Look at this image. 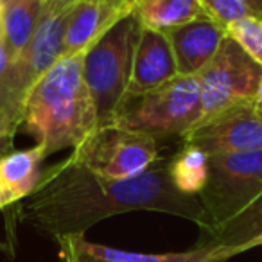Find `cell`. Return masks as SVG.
<instances>
[{
    "label": "cell",
    "mask_w": 262,
    "mask_h": 262,
    "mask_svg": "<svg viewBox=\"0 0 262 262\" xmlns=\"http://www.w3.org/2000/svg\"><path fill=\"white\" fill-rule=\"evenodd\" d=\"M13 151V144H0V158H4Z\"/></svg>",
    "instance_id": "cell-29"
},
{
    "label": "cell",
    "mask_w": 262,
    "mask_h": 262,
    "mask_svg": "<svg viewBox=\"0 0 262 262\" xmlns=\"http://www.w3.org/2000/svg\"><path fill=\"white\" fill-rule=\"evenodd\" d=\"M74 244L88 257L97 262H228L235 253L225 248L194 246L187 251H171V253H147V251L122 250L108 244L90 243L84 235L72 237Z\"/></svg>",
    "instance_id": "cell-13"
},
{
    "label": "cell",
    "mask_w": 262,
    "mask_h": 262,
    "mask_svg": "<svg viewBox=\"0 0 262 262\" xmlns=\"http://www.w3.org/2000/svg\"><path fill=\"white\" fill-rule=\"evenodd\" d=\"M18 127V124L13 122L8 115L0 112V144H13V139H15Z\"/></svg>",
    "instance_id": "cell-22"
},
{
    "label": "cell",
    "mask_w": 262,
    "mask_h": 262,
    "mask_svg": "<svg viewBox=\"0 0 262 262\" xmlns=\"http://www.w3.org/2000/svg\"><path fill=\"white\" fill-rule=\"evenodd\" d=\"M90 2H99V4H110V6H120L135 11V8L140 4V0H90Z\"/></svg>",
    "instance_id": "cell-24"
},
{
    "label": "cell",
    "mask_w": 262,
    "mask_h": 262,
    "mask_svg": "<svg viewBox=\"0 0 262 262\" xmlns=\"http://www.w3.org/2000/svg\"><path fill=\"white\" fill-rule=\"evenodd\" d=\"M131 9L120 6L99 4L90 0H77L67 22L61 56H74L84 52L94 45L119 20L131 15Z\"/></svg>",
    "instance_id": "cell-12"
},
{
    "label": "cell",
    "mask_w": 262,
    "mask_h": 262,
    "mask_svg": "<svg viewBox=\"0 0 262 262\" xmlns=\"http://www.w3.org/2000/svg\"><path fill=\"white\" fill-rule=\"evenodd\" d=\"M182 139L183 144L198 146L208 157L257 151L262 149V117L253 101L239 102L201 119Z\"/></svg>",
    "instance_id": "cell-9"
},
{
    "label": "cell",
    "mask_w": 262,
    "mask_h": 262,
    "mask_svg": "<svg viewBox=\"0 0 262 262\" xmlns=\"http://www.w3.org/2000/svg\"><path fill=\"white\" fill-rule=\"evenodd\" d=\"M9 65H11V56H9L4 36H2V31H0V77L4 76L6 70L9 69Z\"/></svg>",
    "instance_id": "cell-23"
},
{
    "label": "cell",
    "mask_w": 262,
    "mask_h": 262,
    "mask_svg": "<svg viewBox=\"0 0 262 262\" xmlns=\"http://www.w3.org/2000/svg\"><path fill=\"white\" fill-rule=\"evenodd\" d=\"M246 4H248V8L251 9L253 16L262 18V0H246Z\"/></svg>",
    "instance_id": "cell-26"
},
{
    "label": "cell",
    "mask_w": 262,
    "mask_h": 262,
    "mask_svg": "<svg viewBox=\"0 0 262 262\" xmlns=\"http://www.w3.org/2000/svg\"><path fill=\"white\" fill-rule=\"evenodd\" d=\"M169 178L178 192L198 198L208 180V155L198 146L183 144L169 160Z\"/></svg>",
    "instance_id": "cell-18"
},
{
    "label": "cell",
    "mask_w": 262,
    "mask_h": 262,
    "mask_svg": "<svg viewBox=\"0 0 262 262\" xmlns=\"http://www.w3.org/2000/svg\"><path fill=\"white\" fill-rule=\"evenodd\" d=\"M164 34L171 43L178 76H198L228 36L225 26L207 16L172 27Z\"/></svg>",
    "instance_id": "cell-10"
},
{
    "label": "cell",
    "mask_w": 262,
    "mask_h": 262,
    "mask_svg": "<svg viewBox=\"0 0 262 262\" xmlns=\"http://www.w3.org/2000/svg\"><path fill=\"white\" fill-rule=\"evenodd\" d=\"M139 34L140 24L131 13L84 51L83 79L95 106L97 127L115 122L126 101Z\"/></svg>",
    "instance_id": "cell-3"
},
{
    "label": "cell",
    "mask_w": 262,
    "mask_h": 262,
    "mask_svg": "<svg viewBox=\"0 0 262 262\" xmlns=\"http://www.w3.org/2000/svg\"><path fill=\"white\" fill-rule=\"evenodd\" d=\"M63 262H65V260H63Z\"/></svg>",
    "instance_id": "cell-32"
},
{
    "label": "cell",
    "mask_w": 262,
    "mask_h": 262,
    "mask_svg": "<svg viewBox=\"0 0 262 262\" xmlns=\"http://www.w3.org/2000/svg\"><path fill=\"white\" fill-rule=\"evenodd\" d=\"M45 0H13L4 6L2 36L11 56V61L18 58L26 49L38 26Z\"/></svg>",
    "instance_id": "cell-17"
},
{
    "label": "cell",
    "mask_w": 262,
    "mask_h": 262,
    "mask_svg": "<svg viewBox=\"0 0 262 262\" xmlns=\"http://www.w3.org/2000/svg\"><path fill=\"white\" fill-rule=\"evenodd\" d=\"M262 244V194L225 225L201 232L198 246L225 248L235 255Z\"/></svg>",
    "instance_id": "cell-14"
},
{
    "label": "cell",
    "mask_w": 262,
    "mask_h": 262,
    "mask_svg": "<svg viewBox=\"0 0 262 262\" xmlns=\"http://www.w3.org/2000/svg\"><path fill=\"white\" fill-rule=\"evenodd\" d=\"M260 79L262 67L226 36L210 63L198 74L201 119L239 102L253 101Z\"/></svg>",
    "instance_id": "cell-8"
},
{
    "label": "cell",
    "mask_w": 262,
    "mask_h": 262,
    "mask_svg": "<svg viewBox=\"0 0 262 262\" xmlns=\"http://www.w3.org/2000/svg\"><path fill=\"white\" fill-rule=\"evenodd\" d=\"M76 164L112 180H127L146 172L158 160V140L140 131L110 124L88 135L70 155Z\"/></svg>",
    "instance_id": "cell-7"
},
{
    "label": "cell",
    "mask_w": 262,
    "mask_h": 262,
    "mask_svg": "<svg viewBox=\"0 0 262 262\" xmlns=\"http://www.w3.org/2000/svg\"><path fill=\"white\" fill-rule=\"evenodd\" d=\"M59 244V255L65 262H97L95 258L88 257L86 253L79 250V248L74 244L72 237H65V239L56 241Z\"/></svg>",
    "instance_id": "cell-21"
},
{
    "label": "cell",
    "mask_w": 262,
    "mask_h": 262,
    "mask_svg": "<svg viewBox=\"0 0 262 262\" xmlns=\"http://www.w3.org/2000/svg\"><path fill=\"white\" fill-rule=\"evenodd\" d=\"M15 203H16L15 198H13L11 194H9L8 190L4 189V187L0 185V212L4 210V208L11 207V205H15Z\"/></svg>",
    "instance_id": "cell-25"
},
{
    "label": "cell",
    "mask_w": 262,
    "mask_h": 262,
    "mask_svg": "<svg viewBox=\"0 0 262 262\" xmlns=\"http://www.w3.org/2000/svg\"><path fill=\"white\" fill-rule=\"evenodd\" d=\"M76 2L45 0L29 43L0 77V112L18 126H22V106L27 92L61 58L67 22Z\"/></svg>",
    "instance_id": "cell-4"
},
{
    "label": "cell",
    "mask_w": 262,
    "mask_h": 262,
    "mask_svg": "<svg viewBox=\"0 0 262 262\" xmlns=\"http://www.w3.org/2000/svg\"><path fill=\"white\" fill-rule=\"evenodd\" d=\"M260 20H262V18H260Z\"/></svg>",
    "instance_id": "cell-33"
},
{
    "label": "cell",
    "mask_w": 262,
    "mask_h": 262,
    "mask_svg": "<svg viewBox=\"0 0 262 262\" xmlns=\"http://www.w3.org/2000/svg\"><path fill=\"white\" fill-rule=\"evenodd\" d=\"M226 34L262 67V20L257 16H246L226 27Z\"/></svg>",
    "instance_id": "cell-19"
},
{
    "label": "cell",
    "mask_w": 262,
    "mask_h": 262,
    "mask_svg": "<svg viewBox=\"0 0 262 262\" xmlns=\"http://www.w3.org/2000/svg\"><path fill=\"white\" fill-rule=\"evenodd\" d=\"M262 194V149L208 157V180L200 192L208 232L225 225Z\"/></svg>",
    "instance_id": "cell-6"
},
{
    "label": "cell",
    "mask_w": 262,
    "mask_h": 262,
    "mask_svg": "<svg viewBox=\"0 0 262 262\" xmlns=\"http://www.w3.org/2000/svg\"><path fill=\"white\" fill-rule=\"evenodd\" d=\"M176 76L178 69L167 36L160 31L140 27L127 95L146 94L174 79Z\"/></svg>",
    "instance_id": "cell-11"
},
{
    "label": "cell",
    "mask_w": 262,
    "mask_h": 262,
    "mask_svg": "<svg viewBox=\"0 0 262 262\" xmlns=\"http://www.w3.org/2000/svg\"><path fill=\"white\" fill-rule=\"evenodd\" d=\"M83 56H61L26 95L22 126L45 157L74 149L97 129L95 106L83 79Z\"/></svg>",
    "instance_id": "cell-2"
},
{
    "label": "cell",
    "mask_w": 262,
    "mask_h": 262,
    "mask_svg": "<svg viewBox=\"0 0 262 262\" xmlns=\"http://www.w3.org/2000/svg\"><path fill=\"white\" fill-rule=\"evenodd\" d=\"M45 158L47 157L40 146L11 151L4 158H0V185L15 198L16 203L36 187L41 176L40 164Z\"/></svg>",
    "instance_id": "cell-15"
},
{
    "label": "cell",
    "mask_w": 262,
    "mask_h": 262,
    "mask_svg": "<svg viewBox=\"0 0 262 262\" xmlns=\"http://www.w3.org/2000/svg\"><path fill=\"white\" fill-rule=\"evenodd\" d=\"M2 18H4V4L0 0V31H2Z\"/></svg>",
    "instance_id": "cell-30"
},
{
    "label": "cell",
    "mask_w": 262,
    "mask_h": 262,
    "mask_svg": "<svg viewBox=\"0 0 262 262\" xmlns=\"http://www.w3.org/2000/svg\"><path fill=\"white\" fill-rule=\"evenodd\" d=\"M15 205L20 223L54 241L84 235L102 219L135 210L164 212L208 228L200 198L174 189L164 158L135 178L112 180L69 157L41 172L31 194Z\"/></svg>",
    "instance_id": "cell-1"
},
{
    "label": "cell",
    "mask_w": 262,
    "mask_h": 262,
    "mask_svg": "<svg viewBox=\"0 0 262 262\" xmlns=\"http://www.w3.org/2000/svg\"><path fill=\"white\" fill-rule=\"evenodd\" d=\"M133 15L139 20L140 27L160 33L192 20L205 18L198 0H140Z\"/></svg>",
    "instance_id": "cell-16"
},
{
    "label": "cell",
    "mask_w": 262,
    "mask_h": 262,
    "mask_svg": "<svg viewBox=\"0 0 262 262\" xmlns=\"http://www.w3.org/2000/svg\"><path fill=\"white\" fill-rule=\"evenodd\" d=\"M201 120L198 76H176L140 95H127L113 124L153 139L185 135Z\"/></svg>",
    "instance_id": "cell-5"
},
{
    "label": "cell",
    "mask_w": 262,
    "mask_h": 262,
    "mask_svg": "<svg viewBox=\"0 0 262 262\" xmlns=\"http://www.w3.org/2000/svg\"><path fill=\"white\" fill-rule=\"evenodd\" d=\"M0 253H6V255H13V244L4 241L0 237Z\"/></svg>",
    "instance_id": "cell-28"
},
{
    "label": "cell",
    "mask_w": 262,
    "mask_h": 262,
    "mask_svg": "<svg viewBox=\"0 0 262 262\" xmlns=\"http://www.w3.org/2000/svg\"><path fill=\"white\" fill-rule=\"evenodd\" d=\"M9 2H13V0H2V4H4V6H6V4H9Z\"/></svg>",
    "instance_id": "cell-31"
},
{
    "label": "cell",
    "mask_w": 262,
    "mask_h": 262,
    "mask_svg": "<svg viewBox=\"0 0 262 262\" xmlns=\"http://www.w3.org/2000/svg\"><path fill=\"white\" fill-rule=\"evenodd\" d=\"M253 106L257 110V113L262 117V79L257 86V92H255V97H253Z\"/></svg>",
    "instance_id": "cell-27"
},
{
    "label": "cell",
    "mask_w": 262,
    "mask_h": 262,
    "mask_svg": "<svg viewBox=\"0 0 262 262\" xmlns=\"http://www.w3.org/2000/svg\"><path fill=\"white\" fill-rule=\"evenodd\" d=\"M198 2H200L207 18L214 20L225 27L241 18L253 16L246 0H198Z\"/></svg>",
    "instance_id": "cell-20"
}]
</instances>
